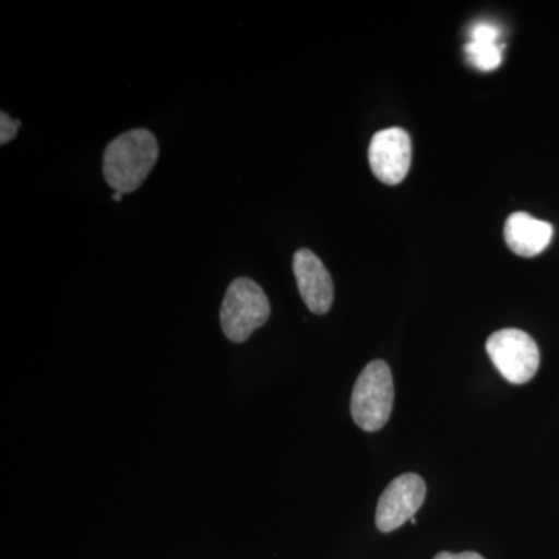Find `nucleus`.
<instances>
[{"mask_svg":"<svg viewBox=\"0 0 559 559\" xmlns=\"http://www.w3.org/2000/svg\"><path fill=\"white\" fill-rule=\"evenodd\" d=\"M433 559H485L476 551H463V554H451V551H441Z\"/></svg>","mask_w":559,"mask_h":559,"instance_id":"nucleus-11","label":"nucleus"},{"mask_svg":"<svg viewBox=\"0 0 559 559\" xmlns=\"http://www.w3.org/2000/svg\"><path fill=\"white\" fill-rule=\"evenodd\" d=\"M371 171L381 182L396 186L406 178L412 162L409 134L401 128L378 131L370 142Z\"/></svg>","mask_w":559,"mask_h":559,"instance_id":"nucleus-6","label":"nucleus"},{"mask_svg":"<svg viewBox=\"0 0 559 559\" xmlns=\"http://www.w3.org/2000/svg\"><path fill=\"white\" fill-rule=\"evenodd\" d=\"M426 499V484L417 474H403L390 481L377 509V527L390 533L411 522Z\"/></svg>","mask_w":559,"mask_h":559,"instance_id":"nucleus-5","label":"nucleus"},{"mask_svg":"<svg viewBox=\"0 0 559 559\" xmlns=\"http://www.w3.org/2000/svg\"><path fill=\"white\" fill-rule=\"evenodd\" d=\"M411 524H412V525L417 524V520H415V518H412V520H411Z\"/></svg>","mask_w":559,"mask_h":559,"instance_id":"nucleus-13","label":"nucleus"},{"mask_svg":"<svg viewBox=\"0 0 559 559\" xmlns=\"http://www.w3.org/2000/svg\"><path fill=\"white\" fill-rule=\"evenodd\" d=\"M123 194L124 193H120V191H116V193L112 194V200L114 201H121V200H123Z\"/></svg>","mask_w":559,"mask_h":559,"instance_id":"nucleus-12","label":"nucleus"},{"mask_svg":"<svg viewBox=\"0 0 559 559\" xmlns=\"http://www.w3.org/2000/svg\"><path fill=\"white\" fill-rule=\"evenodd\" d=\"M21 127L20 120H13L5 112L0 114V143L5 145L14 135L17 134V128Z\"/></svg>","mask_w":559,"mask_h":559,"instance_id":"nucleus-10","label":"nucleus"},{"mask_svg":"<svg viewBox=\"0 0 559 559\" xmlns=\"http://www.w3.org/2000/svg\"><path fill=\"white\" fill-rule=\"evenodd\" d=\"M554 231V226L547 221L533 218L528 213L516 212L507 219L503 237L511 252L532 259L549 248Z\"/></svg>","mask_w":559,"mask_h":559,"instance_id":"nucleus-8","label":"nucleus"},{"mask_svg":"<svg viewBox=\"0 0 559 559\" xmlns=\"http://www.w3.org/2000/svg\"><path fill=\"white\" fill-rule=\"evenodd\" d=\"M395 388L392 371L384 360L370 362L356 381L352 393L353 421L367 432L384 428L392 415Z\"/></svg>","mask_w":559,"mask_h":559,"instance_id":"nucleus-3","label":"nucleus"},{"mask_svg":"<svg viewBox=\"0 0 559 559\" xmlns=\"http://www.w3.org/2000/svg\"><path fill=\"white\" fill-rule=\"evenodd\" d=\"M499 36L498 25L487 21L476 22L469 28V40L465 46L469 64L484 72L498 69L503 60Z\"/></svg>","mask_w":559,"mask_h":559,"instance_id":"nucleus-9","label":"nucleus"},{"mask_svg":"<svg viewBox=\"0 0 559 559\" xmlns=\"http://www.w3.org/2000/svg\"><path fill=\"white\" fill-rule=\"evenodd\" d=\"M159 159V145L153 132L131 130L114 139L103 156L106 182L120 193H132L145 182Z\"/></svg>","mask_w":559,"mask_h":559,"instance_id":"nucleus-1","label":"nucleus"},{"mask_svg":"<svg viewBox=\"0 0 559 559\" xmlns=\"http://www.w3.org/2000/svg\"><path fill=\"white\" fill-rule=\"evenodd\" d=\"M297 288L308 310L314 314H326L334 300V285L322 260L310 249L297 250L293 260Z\"/></svg>","mask_w":559,"mask_h":559,"instance_id":"nucleus-7","label":"nucleus"},{"mask_svg":"<svg viewBox=\"0 0 559 559\" xmlns=\"http://www.w3.org/2000/svg\"><path fill=\"white\" fill-rule=\"evenodd\" d=\"M271 304L266 293L253 280H234L221 307L219 320L227 340L242 344L270 320Z\"/></svg>","mask_w":559,"mask_h":559,"instance_id":"nucleus-2","label":"nucleus"},{"mask_svg":"<svg viewBox=\"0 0 559 559\" xmlns=\"http://www.w3.org/2000/svg\"><path fill=\"white\" fill-rule=\"evenodd\" d=\"M489 359L511 384H525L539 369L540 353L536 342L525 331H496L487 341Z\"/></svg>","mask_w":559,"mask_h":559,"instance_id":"nucleus-4","label":"nucleus"}]
</instances>
